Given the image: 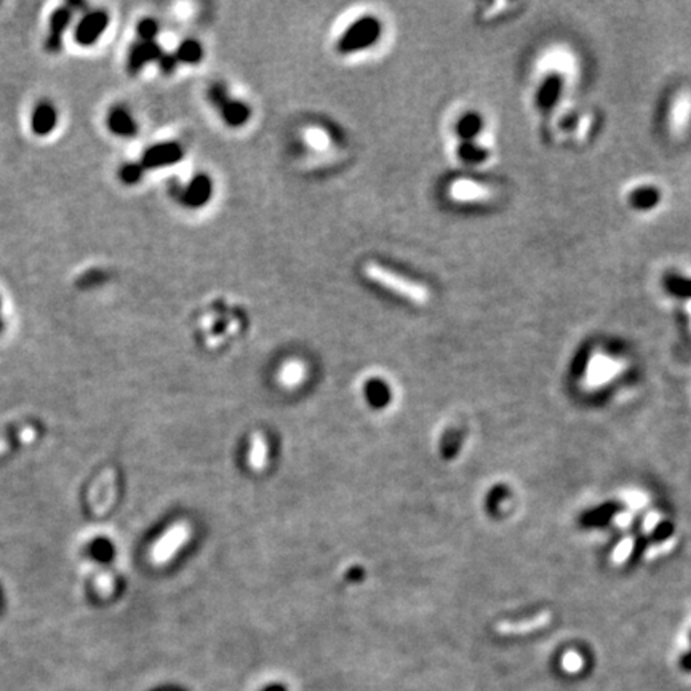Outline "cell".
Wrapping results in <instances>:
<instances>
[{"label":"cell","mask_w":691,"mask_h":691,"mask_svg":"<svg viewBox=\"0 0 691 691\" xmlns=\"http://www.w3.org/2000/svg\"><path fill=\"white\" fill-rule=\"evenodd\" d=\"M690 643H691V632H690Z\"/></svg>","instance_id":"cell-29"},{"label":"cell","mask_w":691,"mask_h":691,"mask_svg":"<svg viewBox=\"0 0 691 691\" xmlns=\"http://www.w3.org/2000/svg\"><path fill=\"white\" fill-rule=\"evenodd\" d=\"M379 33H381V28H379L378 19L375 18L358 19V21L352 24L351 28L346 30L344 35H342L340 44H338V50H340L341 53H351V51L354 50L365 49V46L376 42Z\"/></svg>","instance_id":"cell-2"},{"label":"cell","mask_w":691,"mask_h":691,"mask_svg":"<svg viewBox=\"0 0 691 691\" xmlns=\"http://www.w3.org/2000/svg\"><path fill=\"white\" fill-rule=\"evenodd\" d=\"M164 56L162 49L160 45L155 42H144V40H138L132 46H130L128 55H127V72H130L132 76H137L139 71L143 69L144 66L150 61L160 60Z\"/></svg>","instance_id":"cell-6"},{"label":"cell","mask_w":691,"mask_h":691,"mask_svg":"<svg viewBox=\"0 0 691 691\" xmlns=\"http://www.w3.org/2000/svg\"><path fill=\"white\" fill-rule=\"evenodd\" d=\"M624 511V504L620 501H605L599 506L587 509L579 517V525L583 528H604L613 518Z\"/></svg>","instance_id":"cell-7"},{"label":"cell","mask_w":691,"mask_h":691,"mask_svg":"<svg viewBox=\"0 0 691 691\" xmlns=\"http://www.w3.org/2000/svg\"><path fill=\"white\" fill-rule=\"evenodd\" d=\"M181 159H183V148H181L178 143L167 141V143L154 144V146L148 148L144 150L141 162L139 164L143 165L144 170H155L173 165L176 162H180Z\"/></svg>","instance_id":"cell-5"},{"label":"cell","mask_w":691,"mask_h":691,"mask_svg":"<svg viewBox=\"0 0 691 691\" xmlns=\"http://www.w3.org/2000/svg\"><path fill=\"white\" fill-rule=\"evenodd\" d=\"M458 152H460V157L462 160H466V162H482V160H485L488 157V150H485L483 148H479L477 144H474L472 141H464L460 146L458 149Z\"/></svg>","instance_id":"cell-22"},{"label":"cell","mask_w":691,"mask_h":691,"mask_svg":"<svg viewBox=\"0 0 691 691\" xmlns=\"http://www.w3.org/2000/svg\"><path fill=\"white\" fill-rule=\"evenodd\" d=\"M306 378V371H304V367L301 365L299 362H290L285 365L282 370H280L279 373V381L280 384H282L283 387H287V389H293V387H298L301 383H303V379Z\"/></svg>","instance_id":"cell-17"},{"label":"cell","mask_w":691,"mask_h":691,"mask_svg":"<svg viewBox=\"0 0 691 691\" xmlns=\"http://www.w3.org/2000/svg\"><path fill=\"white\" fill-rule=\"evenodd\" d=\"M58 123V111L49 101H40L34 107L33 116H30V130L37 137H46L56 128Z\"/></svg>","instance_id":"cell-9"},{"label":"cell","mask_w":691,"mask_h":691,"mask_svg":"<svg viewBox=\"0 0 691 691\" xmlns=\"http://www.w3.org/2000/svg\"><path fill=\"white\" fill-rule=\"evenodd\" d=\"M159 33V24L157 21L150 18H144L137 26V34L138 40H144V42H154L155 35Z\"/></svg>","instance_id":"cell-24"},{"label":"cell","mask_w":691,"mask_h":691,"mask_svg":"<svg viewBox=\"0 0 691 691\" xmlns=\"http://www.w3.org/2000/svg\"><path fill=\"white\" fill-rule=\"evenodd\" d=\"M213 100L216 101V105L220 103L222 117H225L226 122L231 123V125H242V123L248 119L247 106H243L242 103L238 101H226L225 96H222V91L218 90V88L213 90Z\"/></svg>","instance_id":"cell-13"},{"label":"cell","mask_w":691,"mask_h":691,"mask_svg":"<svg viewBox=\"0 0 691 691\" xmlns=\"http://www.w3.org/2000/svg\"><path fill=\"white\" fill-rule=\"evenodd\" d=\"M629 204L633 210L647 211L654 209L661 200V192L654 186H640L629 194Z\"/></svg>","instance_id":"cell-14"},{"label":"cell","mask_w":691,"mask_h":691,"mask_svg":"<svg viewBox=\"0 0 691 691\" xmlns=\"http://www.w3.org/2000/svg\"><path fill=\"white\" fill-rule=\"evenodd\" d=\"M159 61H160V67H162L164 72H171L175 69L176 63H178V60H176V56H173V55H164Z\"/></svg>","instance_id":"cell-26"},{"label":"cell","mask_w":691,"mask_h":691,"mask_svg":"<svg viewBox=\"0 0 691 691\" xmlns=\"http://www.w3.org/2000/svg\"><path fill=\"white\" fill-rule=\"evenodd\" d=\"M363 272L373 282H376L381 287L391 290L394 293H399L403 298H407L410 301L417 304H426L429 299V292L424 285H419L413 280H410L403 275L396 274L392 271H389L387 268L381 266V264L376 263H367Z\"/></svg>","instance_id":"cell-1"},{"label":"cell","mask_w":691,"mask_h":691,"mask_svg":"<svg viewBox=\"0 0 691 691\" xmlns=\"http://www.w3.org/2000/svg\"><path fill=\"white\" fill-rule=\"evenodd\" d=\"M663 287L669 295L675 296V298L691 299V277L669 272L663 277Z\"/></svg>","instance_id":"cell-16"},{"label":"cell","mask_w":691,"mask_h":691,"mask_svg":"<svg viewBox=\"0 0 691 691\" xmlns=\"http://www.w3.org/2000/svg\"><path fill=\"white\" fill-rule=\"evenodd\" d=\"M202 55H204V51H202V46L199 42H195V40H184V42L178 46L175 56L176 60L181 61V63L194 64L197 61L202 60Z\"/></svg>","instance_id":"cell-19"},{"label":"cell","mask_w":691,"mask_h":691,"mask_svg":"<svg viewBox=\"0 0 691 691\" xmlns=\"http://www.w3.org/2000/svg\"><path fill=\"white\" fill-rule=\"evenodd\" d=\"M71 10L60 7L53 10L49 19V34L45 39V50L51 55L60 53L63 49V35L71 23Z\"/></svg>","instance_id":"cell-8"},{"label":"cell","mask_w":691,"mask_h":691,"mask_svg":"<svg viewBox=\"0 0 691 691\" xmlns=\"http://www.w3.org/2000/svg\"><path fill=\"white\" fill-rule=\"evenodd\" d=\"M563 80L559 74H550L545 77V80L539 87L536 93V106L543 111L554 107L557 103L560 93H562Z\"/></svg>","instance_id":"cell-12"},{"label":"cell","mask_w":691,"mask_h":691,"mask_svg":"<svg viewBox=\"0 0 691 691\" xmlns=\"http://www.w3.org/2000/svg\"><path fill=\"white\" fill-rule=\"evenodd\" d=\"M109 26V15L105 10H93L76 26L74 40L80 46L95 45Z\"/></svg>","instance_id":"cell-4"},{"label":"cell","mask_w":691,"mask_h":691,"mask_svg":"<svg viewBox=\"0 0 691 691\" xmlns=\"http://www.w3.org/2000/svg\"><path fill=\"white\" fill-rule=\"evenodd\" d=\"M674 533H675L674 523L670 521H661V522H658L656 525H654L653 530L648 534V539L651 544H661V543H666L667 539L672 538Z\"/></svg>","instance_id":"cell-21"},{"label":"cell","mask_w":691,"mask_h":691,"mask_svg":"<svg viewBox=\"0 0 691 691\" xmlns=\"http://www.w3.org/2000/svg\"><path fill=\"white\" fill-rule=\"evenodd\" d=\"M679 664H680V667L685 670V672H691V649L685 651L682 656H680Z\"/></svg>","instance_id":"cell-27"},{"label":"cell","mask_w":691,"mask_h":691,"mask_svg":"<svg viewBox=\"0 0 691 691\" xmlns=\"http://www.w3.org/2000/svg\"><path fill=\"white\" fill-rule=\"evenodd\" d=\"M480 130H482V119L479 114L475 112L466 114V116L458 122V127H456V132H458V134L464 139V141H471L472 138L479 134Z\"/></svg>","instance_id":"cell-18"},{"label":"cell","mask_w":691,"mask_h":691,"mask_svg":"<svg viewBox=\"0 0 691 691\" xmlns=\"http://www.w3.org/2000/svg\"><path fill=\"white\" fill-rule=\"evenodd\" d=\"M211 197V181L207 175H197L184 189L181 200L189 209H200Z\"/></svg>","instance_id":"cell-10"},{"label":"cell","mask_w":691,"mask_h":691,"mask_svg":"<svg viewBox=\"0 0 691 691\" xmlns=\"http://www.w3.org/2000/svg\"><path fill=\"white\" fill-rule=\"evenodd\" d=\"M591 363V346H583L579 347L578 352H576L573 360L570 363V375L571 378L579 379L586 375L587 367Z\"/></svg>","instance_id":"cell-20"},{"label":"cell","mask_w":691,"mask_h":691,"mask_svg":"<svg viewBox=\"0 0 691 691\" xmlns=\"http://www.w3.org/2000/svg\"><path fill=\"white\" fill-rule=\"evenodd\" d=\"M2 301H0V331H2Z\"/></svg>","instance_id":"cell-28"},{"label":"cell","mask_w":691,"mask_h":691,"mask_svg":"<svg viewBox=\"0 0 691 691\" xmlns=\"http://www.w3.org/2000/svg\"><path fill=\"white\" fill-rule=\"evenodd\" d=\"M648 544H649L648 534H638V536L636 538V541H633L631 554H629V559H627L629 566H636L638 562H640L643 555H645V550L648 549Z\"/></svg>","instance_id":"cell-25"},{"label":"cell","mask_w":691,"mask_h":691,"mask_svg":"<svg viewBox=\"0 0 691 691\" xmlns=\"http://www.w3.org/2000/svg\"><path fill=\"white\" fill-rule=\"evenodd\" d=\"M268 455H269V448H268L266 439H264L263 434L254 432L252 435L250 450H248V455H247L248 466H250L252 469L256 471V472L263 471L268 464Z\"/></svg>","instance_id":"cell-15"},{"label":"cell","mask_w":691,"mask_h":691,"mask_svg":"<svg viewBox=\"0 0 691 691\" xmlns=\"http://www.w3.org/2000/svg\"><path fill=\"white\" fill-rule=\"evenodd\" d=\"M143 175H144L143 165L141 164H134V162H130V164L122 165L121 171H119V176H121V181H122L123 184H127V186L138 184L139 181L143 180Z\"/></svg>","instance_id":"cell-23"},{"label":"cell","mask_w":691,"mask_h":691,"mask_svg":"<svg viewBox=\"0 0 691 691\" xmlns=\"http://www.w3.org/2000/svg\"><path fill=\"white\" fill-rule=\"evenodd\" d=\"M189 534H191V528L188 523L184 522L175 523L152 548L154 562L157 565H162L165 562H168L170 559H173L175 554L178 552V549H181L186 543H188Z\"/></svg>","instance_id":"cell-3"},{"label":"cell","mask_w":691,"mask_h":691,"mask_svg":"<svg viewBox=\"0 0 691 691\" xmlns=\"http://www.w3.org/2000/svg\"><path fill=\"white\" fill-rule=\"evenodd\" d=\"M107 127L111 133L121 138H132L138 133V123L125 107L116 106L107 114Z\"/></svg>","instance_id":"cell-11"}]
</instances>
